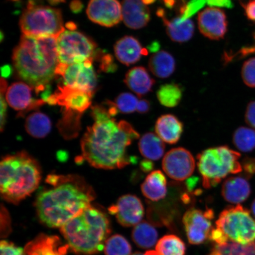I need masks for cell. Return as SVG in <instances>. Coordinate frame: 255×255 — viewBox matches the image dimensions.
I'll return each mask as SVG.
<instances>
[{
  "mask_svg": "<svg viewBox=\"0 0 255 255\" xmlns=\"http://www.w3.org/2000/svg\"><path fill=\"white\" fill-rule=\"evenodd\" d=\"M108 107L96 105L92 108L94 123L88 128L81 141L83 157L97 168H122L136 159L128 157L127 148L139 134L125 121L117 122L115 103L108 101Z\"/></svg>",
  "mask_w": 255,
  "mask_h": 255,
  "instance_id": "1",
  "label": "cell"
},
{
  "mask_svg": "<svg viewBox=\"0 0 255 255\" xmlns=\"http://www.w3.org/2000/svg\"><path fill=\"white\" fill-rule=\"evenodd\" d=\"M46 182L52 187L38 194L35 206L40 221L50 228H61L95 198L93 190L77 177L52 175Z\"/></svg>",
  "mask_w": 255,
  "mask_h": 255,
  "instance_id": "2",
  "label": "cell"
},
{
  "mask_svg": "<svg viewBox=\"0 0 255 255\" xmlns=\"http://www.w3.org/2000/svg\"><path fill=\"white\" fill-rule=\"evenodd\" d=\"M56 37L21 36L14 50L12 62L19 78L37 94L49 89L58 65Z\"/></svg>",
  "mask_w": 255,
  "mask_h": 255,
  "instance_id": "3",
  "label": "cell"
},
{
  "mask_svg": "<svg viewBox=\"0 0 255 255\" xmlns=\"http://www.w3.org/2000/svg\"><path fill=\"white\" fill-rule=\"evenodd\" d=\"M60 231L73 251L85 255L103 251L111 231L107 215L92 206L70 220Z\"/></svg>",
  "mask_w": 255,
  "mask_h": 255,
  "instance_id": "4",
  "label": "cell"
},
{
  "mask_svg": "<svg viewBox=\"0 0 255 255\" xmlns=\"http://www.w3.org/2000/svg\"><path fill=\"white\" fill-rule=\"evenodd\" d=\"M41 170L35 159L25 152L6 156L0 164V191L7 202L17 204L37 189Z\"/></svg>",
  "mask_w": 255,
  "mask_h": 255,
  "instance_id": "5",
  "label": "cell"
},
{
  "mask_svg": "<svg viewBox=\"0 0 255 255\" xmlns=\"http://www.w3.org/2000/svg\"><path fill=\"white\" fill-rule=\"evenodd\" d=\"M240 157V153L226 145L207 148L197 155V165L203 187L211 189L229 174L241 173L243 168L239 161Z\"/></svg>",
  "mask_w": 255,
  "mask_h": 255,
  "instance_id": "6",
  "label": "cell"
},
{
  "mask_svg": "<svg viewBox=\"0 0 255 255\" xmlns=\"http://www.w3.org/2000/svg\"><path fill=\"white\" fill-rule=\"evenodd\" d=\"M20 27L23 35L33 37H56L65 30L60 9L30 1L22 14Z\"/></svg>",
  "mask_w": 255,
  "mask_h": 255,
  "instance_id": "7",
  "label": "cell"
},
{
  "mask_svg": "<svg viewBox=\"0 0 255 255\" xmlns=\"http://www.w3.org/2000/svg\"><path fill=\"white\" fill-rule=\"evenodd\" d=\"M229 242L248 245L255 242V220L247 209L240 205L223 210L216 222Z\"/></svg>",
  "mask_w": 255,
  "mask_h": 255,
  "instance_id": "8",
  "label": "cell"
},
{
  "mask_svg": "<svg viewBox=\"0 0 255 255\" xmlns=\"http://www.w3.org/2000/svg\"><path fill=\"white\" fill-rule=\"evenodd\" d=\"M97 47L93 40L81 32L65 30L57 38L59 63L69 65L94 59Z\"/></svg>",
  "mask_w": 255,
  "mask_h": 255,
  "instance_id": "9",
  "label": "cell"
},
{
  "mask_svg": "<svg viewBox=\"0 0 255 255\" xmlns=\"http://www.w3.org/2000/svg\"><path fill=\"white\" fill-rule=\"evenodd\" d=\"M92 62V59L69 65L59 63L55 74L62 77L63 85L94 95L97 78Z\"/></svg>",
  "mask_w": 255,
  "mask_h": 255,
  "instance_id": "10",
  "label": "cell"
},
{
  "mask_svg": "<svg viewBox=\"0 0 255 255\" xmlns=\"http://www.w3.org/2000/svg\"><path fill=\"white\" fill-rule=\"evenodd\" d=\"M93 94L66 86H59L55 93L50 96L46 103L59 105L65 111V119H79L91 105Z\"/></svg>",
  "mask_w": 255,
  "mask_h": 255,
  "instance_id": "11",
  "label": "cell"
},
{
  "mask_svg": "<svg viewBox=\"0 0 255 255\" xmlns=\"http://www.w3.org/2000/svg\"><path fill=\"white\" fill-rule=\"evenodd\" d=\"M214 218L215 213L211 209L203 211L191 208L184 213L183 223L190 244L199 245L205 243L214 228L212 223Z\"/></svg>",
  "mask_w": 255,
  "mask_h": 255,
  "instance_id": "12",
  "label": "cell"
},
{
  "mask_svg": "<svg viewBox=\"0 0 255 255\" xmlns=\"http://www.w3.org/2000/svg\"><path fill=\"white\" fill-rule=\"evenodd\" d=\"M162 169L172 180H186L192 175L196 168L195 159L191 153L182 147L171 149L164 155Z\"/></svg>",
  "mask_w": 255,
  "mask_h": 255,
  "instance_id": "13",
  "label": "cell"
},
{
  "mask_svg": "<svg viewBox=\"0 0 255 255\" xmlns=\"http://www.w3.org/2000/svg\"><path fill=\"white\" fill-rule=\"evenodd\" d=\"M108 210L124 227L138 225L144 216V207L141 200L132 194L121 196L116 205L111 206Z\"/></svg>",
  "mask_w": 255,
  "mask_h": 255,
  "instance_id": "14",
  "label": "cell"
},
{
  "mask_svg": "<svg viewBox=\"0 0 255 255\" xmlns=\"http://www.w3.org/2000/svg\"><path fill=\"white\" fill-rule=\"evenodd\" d=\"M87 12L94 23L107 27L120 23L123 19L122 5L118 0H90Z\"/></svg>",
  "mask_w": 255,
  "mask_h": 255,
  "instance_id": "15",
  "label": "cell"
},
{
  "mask_svg": "<svg viewBox=\"0 0 255 255\" xmlns=\"http://www.w3.org/2000/svg\"><path fill=\"white\" fill-rule=\"evenodd\" d=\"M197 21L200 33L209 39H222L227 33V17L221 9L206 8L200 12Z\"/></svg>",
  "mask_w": 255,
  "mask_h": 255,
  "instance_id": "16",
  "label": "cell"
},
{
  "mask_svg": "<svg viewBox=\"0 0 255 255\" xmlns=\"http://www.w3.org/2000/svg\"><path fill=\"white\" fill-rule=\"evenodd\" d=\"M32 90L33 88L26 83H14L6 91V101L14 110L20 111L21 114L27 113L46 103L42 100H34L32 97Z\"/></svg>",
  "mask_w": 255,
  "mask_h": 255,
  "instance_id": "17",
  "label": "cell"
},
{
  "mask_svg": "<svg viewBox=\"0 0 255 255\" xmlns=\"http://www.w3.org/2000/svg\"><path fill=\"white\" fill-rule=\"evenodd\" d=\"M122 12L124 23L131 29L145 27L151 18L149 9L142 0H123Z\"/></svg>",
  "mask_w": 255,
  "mask_h": 255,
  "instance_id": "18",
  "label": "cell"
},
{
  "mask_svg": "<svg viewBox=\"0 0 255 255\" xmlns=\"http://www.w3.org/2000/svg\"><path fill=\"white\" fill-rule=\"evenodd\" d=\"M157 14L162 18L167 34L172 41L182 43L192 38L194 32V24L192 20L190 19L183 20L180 16L169 19L162 8L158 9Z\"/></svg>",
  "mask_w": 255,
  "mask_h": 255,
  "instance_id": "19",
  "label": "cell"
},
{
  "mask_svg": "<svg viewBox=\"0 0 255 255\" xmlns=\"http://www.w3.org/2000/svg\"><path fill=\"white\" fill-rule=\"evenodd\" d=\"M114 51L117 59L127 66L138 62L142 56L148 55V50L142 47L139 41L130 36L118 41L115 44Z\"/></svg>",
  "mask_w": 255,
  "mask_h": 255,
  "instance_id": "20",
  "label": "cell"
},
{
  "mask_svg": "<svg viewBox=\"0 0 255 255\" xmlns=\"http://www.w3.org/2000/svg\"><path fill=\"white\" fill-rule=\"evenodd\" d=\"M251 194L250 184L244 175L229 177L223 183L222 195L229 203L239 205L245 202Z\"/></svg>",
  "mask_w": 255,
  "mask_h": 255,
  "instance_id": "21",
  "label": "cell"
},
{
  "mask_svg": "<svg viewBox=\"0 0 255 255\" xmlns=\"http://www.w3.org/2000/svg\"><path fill=\"white\" fill-rule=\"evenodd\" d=\"M155 130L156 134L162 141L169 144H175L182 135L183 124L174 115H162L156 121Z\"/></svg>",
  "mask_w": 255,
  "mask_h": 255,
  "instance_id": "22",
  "label": "cell"
},
{
  "mask_svg": "<svg viewBox=\"0 0 255 255\" xmlns=\"http://www.w3.org/2000/svg\"><path fill=\"white\" fill-rule=\"evenodd\" d=\"M143 195L152 202L165 198L167 194V181L160 170L152 171L146 176L141 186Z\"/></svg>",
  "mask_w": 255,
  "mask_h": 255,
  "instance_id": "23",
  "label": "cell"
},
{
  "mask_svg": "<svg viewBox=\"0 0 255 255\" xmlns=\"http://www.w3.org/2000/svg\"><path fill=\"white\" fill-rule=\"evenodd\" d=\"M124 82L139 97L148 94L155 84L154 79L149 75L147 70L142 66L130 69L127 73Z\"/></svg>",
  "mask_w": 255,
  "mask_h": 255,
  "instance_id": "24",
  "label": "cell"
},
{
  "mask_svg": "<svg viewBox=\"0 0 255 255\" xmlns=\"http://www.w3.org/2000/svg\"><path fill=\"white\" fill-rule=\"evenodd\" d=\"M60 241L56 237L41 236L26 247L25 255H65L64 247H60Z\"/></svg>",
  "mask_w": 255,
  "mask_h": 255,
  "instance_id": "25",
  "label": "cell"
},
{
  "mask_svg": "<svg viewBox=\"0 0 255 255\" xmlns=\"http://www.w3.org/2000/svg\"><path fill=\"white\" fill-rule=\"evenodd\" d=\"M164 142L154 133H145L138 142L139 152L145 159L157 161L164 154L165 146Z\"/></svg>",
  "mask_w": 255,
  "mask_h": 255,
  "instance_id": "26",
  "label": "cell"
},
{
  "mask_svg": "<svg viewBox=\"0 0 255 255\" xmlns=\"http://www.w3.org/2000/svg\"><path fill=\"white\" fill-rule=\"evenodd\" d=\"M148 68L152 74L157 77L167 78L175 71V59L170 53L165 51H160L150 57Z\"/></svg>",
  "mask_w": 255,
  "mask_h": 255,
  "instance_id": "27",
  "label": "cell"
},
{
  "mask_svg": "<svg viewBox=\"0 0 255 255\" xmlns=\"http://www.w3.org/2000/svg\"><path fill=\"white\" fill-rule=\"evenodd\" d=\"M158 234L154 226L146 221L135 226L132 232V239L137 247L149 249L157 243Z\"/></svg>",
  "mask_w": 255,
  "mask_h": 255,
  "instance_id": "28",
  "label": "cell"
},
{
  "mask_svg": "<svg viewBox=\"0 0 255 255\" xmlns=\"http://www.w3.org/2000/svg\"><path fill=\"white\" fill-rule=\"evenodd\" d=\"M25 128L28 134L34 138H43L50 133L52 123L46 114L36 112L27 117Z\"/></svg>",
  "mask_w": 255,
  "mask_h": 255,
  "instance_id": "29",
  "label": "cell"
},
{
  "mask_svg": "<svg viewBox=\"0 0 255 255\" xmlns=\"http://www.w3.org/2000/svg\"><path fill=\"white\" fill-rule=\"evenodd\" d=\"M155 250L159 255H186V253L184 242L175 235L164 236L157 242Z\"/></svg>",
  "mask_w": 255,
  "mask_h": 255,
  "instance_id": "30",
  "label": "cell"
},
{
  "mask_svg": "<svg viewBox=\"0 0 255 255\" xmlns=\"http://www.w3.org/2000/svg\"><path fill=\"white\" fill-rule=\"evenodd\" d=\"M182 96V89L174 83L161 85L157 92L159 103L167 108L177 107L180 104Z\"/></svg>",
  "mask_w": 255,
  "mask_h": 255,
  "instance_id": "31",
  "label": "cell"
},
{
  "mask_svg": "<svg viewBox=\"0 0 255 255\" xmlns=\"http://www.w3.org/2000/svg\"><path fill=\"white\" fill-rule=\"evenodd\" d=\"M207 255H255V242L241 245L230 242L223 245H216Z\"/></svg>",
  "mask_w": 255,
  "mask_h": 255,
  "instance_id": "32",
  "label": "cell"
},
{
  "mask_svg": "<svg viewBox=\"0 0 255 255\" xmlns=\"http://www.w3.org/2000/svg\"><path fill=\"white\" fill-rule=\"evenodd\" d=\"M233 142L239 151L250 152L255 149V130L239 127L233 135Z\"/></svg>",
  "mask_w": 255,
  "mask_h": 255,
  "instance_id": "33",
  "label": "cell"
},
{
  "mask_svg": "<svg viewBox=\"0 0 255 255\" xmlns=\"http://www.w3.org/2000/svg\"><path fill=\"white\" fill-rule=\"evenodd\" d=\"M105 255H130L131 245L120 235H115L108 238L105 245Z\"/></svg>",
  "mask_w": 255,
  "mask_h": 255,
  "instance_id": "34",
  "label": "cell"
},
{
  "mask_svg": "<svg viewBox=\"0 0 255 255\" xmlns=\"http://www.w3.org/2000/svg\"><path fill=\"white\" fill-rule=\"evenodd\" d=\"M138 101V98L135 95L126 92L118 96L115 104L120 113L132 114L136 111Z\"/></svg>",
  "mask_w": 255,
  "mask_h": 255,
  "instance_id": "35",
  "label": "cell"
},
{
  "mask_svg": "<svg viewBox=\"0 0 255 255\" xmlns=\"http://www.w3.org/2000/svg\"><path fill=\"white\" fill-rule=\"evenodd\" d=\"M206 3V0H189L188 1L182 0L178 11L180 18L183 20H189L200 9H202Z\"/></svg>",
  "mask_w": 255,
  "mask_h": 255,
  "instance_id": "36",
  "label": "cell"
},
{
  "mask_svg": "<svg viewBox=\"0 0 255 255\" xmlns=\"http://www.w3.org/2000/svg\"><path fill=\"white\" fill-rule=\"evenodd\" d=\"M242 77L248 87L255 88V57L245 62L242 69Z\"/></svg>",
  "mask_w": 255,
  "mask_h": 255,
  "instance_id": "37",
  "label": "cell"
},
{
  "mask_svg": "<svg viewBox=\"0 0 255 255\" xmlns=\"http://www.w3.org/2000/svg\"><path fill=\"white\" fill-rule=\"evenodd\" d=\"M1 255H24L23 248L15 246L11 242L2 241L0 244Z\"/></svg>",
  "mask_w": 255,
  "mask_h": 255,
  "instance_id": "38",
  "label": "cell"
},
{
  "mask_svg": "<svg viewBox=\"0 0 255 255\" xmlns=\"http://www.w3.org/2000/svg\"><path fill=\"white\" fill-rule=\"evenodd\" d=\"M242 168L244 171V176L247 179L255 174V158H245L242 162Z\"/></svg>",
  "mask_w": 255,
  "mask_h": 255,
  "instance_id": "39",
  "label": "cell"
},
{
  "mask_svg": "<svg viewBox=\"0 0 255 255\" xmlns=\"http://www.w3.org/2000/svg\"><path fill=\"white\" fill-rule=\"evenodd\" d=\"M11 231L10 219L8 212L2 206L1 211V236H7Z\"/></svg>",
  "mask_w": 255,
  "mask_h": 255,
  "instance_id": "40",
  "label": "cell"
},
{
  "mask_svg": "<svg viewBox=\"0 0 255 255\" xmlns=\"http://www.w3.org/2000/svg\"><path fill=\"white\" fill-rule=\"evenodd\" d=\"M209 239L215 242L216 245H225L229 242L224 234L216 227L212 229L210 234Z\"/></svg>",
  "mask_w": 255,
  "mask_h": 255,
  "instance_id": "41",
  "label": "cell"
},
{
  "mask_svg": "<svg viewBox=\"0 0 255 255\" xmlns=\"http://www.w3.org/2000/svg\"><path fill=\"white\" fill-rule=\"evenodd\" d=\"M100 68L104 72H114L116 71L117 67L114 62L113 56L107 55L102 58Z\"/></svg>",
  "mask_w": 255,
  "mask_h": 255,
  "instance_id": "42",
  "label": "cell"
},
{
  "mask_svg": "<svg viewBox=\"0 0 255 255\" xmlns=\"http://www.w3.org/2000/svg\"><path fill=\"white\" fill-rule=\"evenodd\" d=\"M245 121L249 126L255 129V101L251 102L248 105Z\"/></svg>",
  "mask_w": 255,
  "mask_h": 255,
  "instance_id": "43",
  "label": "cell"
},
{
  "mask_svg": "<svg viewBox=\"0 0 255 255\" xmlns=\"http://www.w3.org/2000/svg\"><path fill=\"white\" fill-rule=\"evenodd\" d=\"M206 3L210 7L226 8L231 9L234 7L231 0H206Z\"/></svg>",
  "mask_w": 255,
  "mask_h": 255,
  "instance_id": "44",
  "label": "cell"
},
{
  "mask_svg": "<svg viewBox=\"0 0 255 255\" xmlns=\"http://www.w3.org/2000/svg\"><path fill=\"white\" fill-rule=\"evenodd\" d=\"M6 91H1V129L2 130L5 125L6 119V111H7V105L4 95Z\"/></svg>",
  "mask_w": 255,
  "mask_h": 255,
  "instance_id": "45",
  "label": "cell"
},
{
  "mask_svg": "<svg viewBox=\"0 0 255 255\" xmlns=\"http://www.w3.org/2000/svg\"><path fill=\"white\" fill-rule=\"evenodd\" d=\"M151 109L150 103L148 100L142 99L138 101L137 105L136 111L141 114H147Z\"/></svg>",
  "mask_w": 255,
  "mask_h": 255,
  "instance_id": "46",
  "label": "cell"
},
{
  "mask_svg": "<svg viewBox=\"0 0 255 255\" xmlns=\"http://www.w3.org/2000/svg\"><path fill=\"white\" fill-rule=\"evenodd\" d=\"M139 167L143 173H150L154 170V164L152 161L144 159L140 162Z\"/></svg>",
  "mask_w": 255,
  "mask_h": 255,
  "instance_id": "47",
  "label": "cell"
},
{
  "mask_svg": "<svg viewBox=\"0 0 255 255\" xmlns=\"http://www.w3.org/2000/svg\"><path fill=\"white\" fill-rule=\"evenodd\" d=\"M245 12L249 19L255 21V0H252L245 5Z\"/></svg>",
  "mask_w": 255,
  "mask_h": 255,
  "instance_id": "48",
  "label": "cell"
},
{
  "mask_svg": "<svg viewBox=\"0 0 255 255\" xmlns=\"http://www.w3.org/2000/svg\"><path fill=\"white\" fill-rule=\"evenodd\" d=\"M199 178L197 177H190L186 180V187L188 191H192L198 183Z\"/></svg>",
  "mask_w": 255,
  "mask_h": 255,
  "instance_id": "49",
  "label": "cell"
},
{
  "mask_svg": "<svg viewBox=\"0 0 255 255\" xmlns=\"http://www.w3.org/2000/svg\"><path fill=\"white\" fill-rule=\"evenodd\" d=\"M12 70L10 66H4L2 67L1 73L2 77L8 78L11 75Z\"/></svg>",
  "mask_w": 255,
  "mask_h": 255,
  "instance_id": "50",
  "label": "cell"
},
{
  "mask_svg": "<svg viewBox=\"0 0 255 255\" xmlns=\"http://www.w3.org/2000/svg\"><path fill=\"white\" fill-rule=\"evenodd\" d=\"M159 47H160V44L155 41L149 44L148 49L151 52L157 53L158 52V50L159 49Z\"/></svg>",
  "mask_w": 255,
  "mask_h": 255,
  "instance_id": "51",
  "label": "cell"
},
{
  "mask_svg": "<svg viewBox=\"0 0 255 255\" xmlns=\"http://www.w3.org/2000/svg\"><path fill=\"white\" fill-rule=\"evenodd\" d=\"M165 7L168 8H173L176 3V0H163Z\"/></svg>",
  "mask_w": 255,
  "mask_h": 255,
  "instance_id": "52",
  "label": "cell"
},
{
  "mask_svg": "<svg viewBox=\"0 0 255 255\" xmlns=\"http://www.w3.org/2000/svg\"><path fill=\"white\" fill-rule=\"evenodd\" d=\"M81 2L79 1H78V0H76V1H73L71 4L72 10H75V12H76V11L77 10H79L78 7H79L80 9H81Z\"/></svg>",
  "mask_w": 255,
  "mask_h": 255,
  "instance_id": "53",
  "label": "cell"
},
{
  "mask_svg": "<svg viewBox=\"0 0 255 255\" xmlns=\"http://www.w3.org/2000/svg\"><path fill=\"white\" fill-rule=\"evenodd\" d=\"M48 1L49 2L50 4L55 5L59 4V3L65 2V0H48Z\"/></svg>",
  "mask_w": 255,
  "mask_h": 255,
  "instance_id": "54",
  "label": "cell"
},
{
  "mask_svg": "<svg viewBox=\"0 0 255 255\" xmlns=\"http://www.w3.org/2000/svg\"><path fill=\"white\" fill-rule=\"evenodd\" d=\"M144 255H159L156 251H146Z\"/></svg>",
  "mask_w": 255,
  "mask_h": 255,
  "instance_id": "55",
  "label": "cell"
},
{
  "mask_svg": "<svg viewBox=\"0 0 255 255\" xmlns=\"http://www.w3.org/2000/svg\"><path fill=\"white\" fill-rule=\"evenodd\" d=\"M245 50H246V52L247 54H250V53H253V52H255V46H253V47H250V48H246V49H245Z\"/></svg>",
  "mask_w": 255,
  "mask_h": 255,
  "instance_id": "56",
  "label": "cell"
},
{
  "mask_svg": "<svg viewBox=\"0 0 255 255\" xmlns=\"http://www.w3.org/2000/svg\"><path fill=\"white\" fill-rule=\"evenodd\" d=\"M142 1L145 5H149L154 3L156 0H142Z\"/></svg>",
  "mask_w": 255,
  "mask_h": 255,
  "instance_id": "57",
  "label": "cell"
},
{
  "mask_svg": "<svg viewBox=\"0 0 255 255\" xmlns=\"http://www.w3.org/2000/svg\"><path fill=\"white\" fill-rule=\"evenodd\" d=\"M251 211L253 212L254 216L255 217V199L253 201L251 205Z\"/></svg>",
  "mask_w": 255,
  "mask_h": 255,
  "instance_id": "58",
  "label": "cell"
},
{
  "mask_svg": "<svg viewBox=\"0 0 255 255\" xmlns=\"http://www.w3.org/2000/svg\"><path fill=\"white\" fill-rule=\"evenodd\" d=\"M131 255H144V254H143L141 253H139V252H136V253L133 254Z\"/></svg>",
  "mask_w": 255,
  "mask_h": 255,
  "instance_id": "59",
  "label": "cell"
}]
</instances>
